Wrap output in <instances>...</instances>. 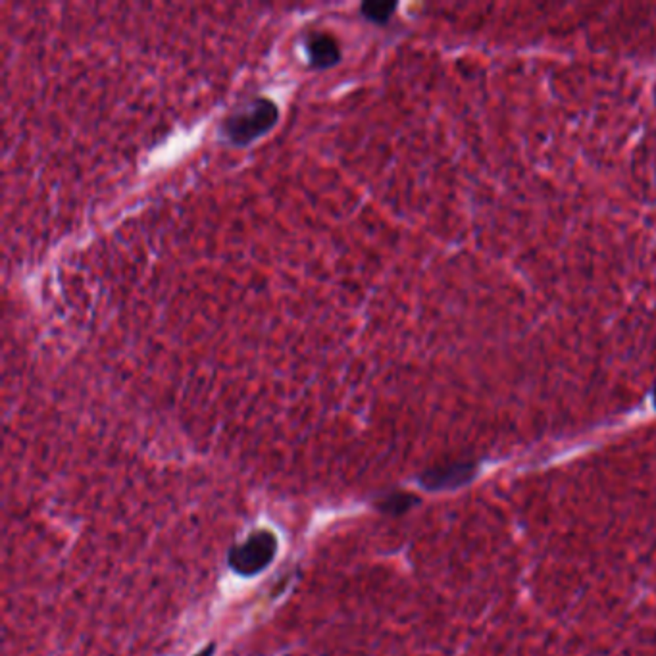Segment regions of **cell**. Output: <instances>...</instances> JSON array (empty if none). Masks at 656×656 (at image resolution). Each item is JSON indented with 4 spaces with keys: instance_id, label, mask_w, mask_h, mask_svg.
Returning a JSON list of instances; mask_svg holds the SVG:
<instances>
[{
    "instance_id": "obj_1",
    "label": "cell",
    "mask_w": 656,
    "mask_h": 656,
    "mask_svg": "<svg viewBox=\"0 0 656 656\" xmlns=\"http://www.w3.org/2000/svg\"><path fill=\"white\" fill-rule=\"evenodd\" d=\"M276 104L266 99H256L225 119L223 133L233 145H249L266 135L278 121Z\"/></svg>"
},
{
    "instance_id": "obj_2",
    "label": "cell",
    "mask_w": 656,
    "mask_h": 656,
    "mask_svg": "<svg viewBox=\"0 0 656 656\" xmlns=\"http://www.w3.org/2000/svg\"><path fill=\"white\" fill-rule=\"evenodd\" d=\"M278 551V539L268 529H258L251 536L235 545L230 553V566L235 574L252 577L261 574L273 560Z\"/></svg>"
},
{
    "instance_id": "obj_3",
    "label": "cell",
    "mask_w": 656,
    "mask_h": 656,
    "mask_svg": "<svg viewBox=\"0 0 656 656\" xmlns=\"http://www.w3.org/2000/svg\"><path fill=\"white\" fill-rule=\"evenodd\" d=\"M478 466L474 462H447L435 468H430L420 476V483L430 491H445L461 487L474 480Z\"/></svg>"
},
{
    "instance_id": "obj_4",
    "label": "cell",
    "mask_w": 656,
    "mask_h": 656,
    "mask_svg": "<svg viewBox=\"0 0 656 656\" xmlns=\"http://www.w3.org/2000/svg\"><path fill=\"white\" fill-rule=\"evenodd\" d=\"M309 54H310V64L314 68H331L341 60V51L338 43L333 41L329 35L314 33L309 39Z\"/></svg>"
},
{
    "instance_id": "obj_5",
    "label": "cell",
    "mask_w": 656,
    "mask_h": 656,
    "mask_svg": "<svg viewBox=\"0 0 656 656\" xmlns=\"http://www.w3.org/2000/svg\"><path fill=\"white\" fill-rule=\"evenodd\" d=\"M418 505V497L410 495V493H391L384 499H379L377 509L385 514L391 516H401L404 512H408L412 507Z\"/></svg>"
},
{
    "instance_id": "obj_6",
    "label": "cell",
    "mask_w": 656,
    "mask_h": 656,
    "mask_svg": "<svg viewBox=\"0 0 656 656\" xmlns=\"http://www.w3.org/2000/svg\"><path fill=\"white\" fill-rule=\"evenodd\" d=\"M396 10V3H366L362 5V14L374 24H385Z\"/></svg>"
},
{
    "instance_id": "obj_7",
    "label": "cell",
    "mask_w": 656,
    "mask_h": 656,
    "mask_svg": "<svg viewBox=\"0 0 656 656\" xmlns=\"http://www.w3.org/2000/svg\"><path fill=\"white\" fill-rule=\"evenodd\" d=\"M214 651H216V645H214V643H210V645H208V647H206V649H204L203 652H198L196 656H212V652H214Z\"/></svg>"
},
{
    "instance_id": "obj_8",
    "label": "cell",
    "mask_w": 656,
    "mask_h": 656,
    "mask_svg": "<svg viewBox=\"0 0 656 656\" xmlns=\"http://www.w3.org/2000/svg\"><path fill=\"white\" fill-rule=\"evenodd\" d=\"M652 403H654V408H656V385H654V391H652Z\"/></svg>"
}]
</instances>
